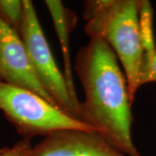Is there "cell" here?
<instances>
[{"mask_svg": "<svg viewBox=\"0 0 156 156\" xmlns=\"http://www.w3.org/2000/svg\"><path fill=\"white\" fill-rule=\"evenodd\" d=\"M75 69L85 92L79 121L127 156H141L134 146L128 81L111 47L98 36L78 51Z\"/></svg>", "mask_w": 156, "mask_h": 156, "instance_id": "1", "label": "cell"}, {"mask_svg": "<svg viewBox=\"0 0 156 156\" xmlns=\"http://www.w3.org/2000/svg\"><path fill=\"white\" fill-rule=\"evenodd\" d=\"M140 0H89L84 2L85 32L98 36L111 47L122 64L133 103L140 87L144 55L139 22Z\"/></svg>", "mask_w": 156, "mask_h": 156, "instance_id": "2", "label": "cell"}, {"mask_svg": "<svg viewBox=\"0 0 156 156\" xmlns=\"http://www.w3.org/2000/svg\"><path fill=\"white\" fill-rule=\"evenodd\" d=\"M0 109L28 139L38 135L46 137L60 130H92L33 92L1 82Z\"/></svg>", "mask_w": 156, "mask_h": 156, "instance_id": "3", "label": "cell"}, {"mask_svg": "<svg viewBox=\"0 0 156 156\" xmlns=\"http://www.w3.org/2000/svg\"><path fill=\"white\" fill-rule=\"evenodd\" d=\"M23 19L20 36L35 72L57 107L69 116L79 121L78 112L70 99L63 73L60 71L53 58L33 4L30 0H23Z\"/></svg>", "mask_w": 156, "mask_h": 156, "instance_id": "4", "label": "cell"}, {"mask_svg": "<svg viewBox=\"0 0 156 156\" xmlns=\"http://www.w3.org/2000/svg\"><path fill=\"white\" fill-rule=\"evenodd\" d=\"M0 77L5 80V83L33 92L57 107L55 101L40 83L20 34L1 17Z\"/></svg>", "mask_w": 156, "mask_h": 156, "instance_id": "5", "label": "cell"}, {"mask_svg": "<svg viewBox=\"0 0 156 156\" xmlns=\"http://www.w3.org/2000/svg\"><path fill=\"white\" fill-rule=\"evenodd\" d=\"M34 156H127L93 130L67 129L46 136Z\"/></svg>", "mask_w": 156, "mask_h": 156, "instance_id": "6", "label": "cell"}, {"mask_svg": "<svg viewBox=\"0 0 156 156\" xmlns=\"http://www.w3.org/2000/svg\"><path fill=\"white\" fill-rule=\"evenodd\" d=\"M46 6L48 7L52 21L54 23V28L56 30V35L60 43L62 56H63V76L67 84L69 94L73 104L78 112L80 101H78L76 88L74 84V78L72 75V68L70 61V51H69V34L73 31L76 25V16L71 11L66 9L61 1L58 0H48L45 1Z\"/></svg>", "mask_w": 156, "mask_h": 156, "instance_id": "7", "label": "cell"}, {"mask_svg": "<svg viewBox=\"0 0 156 156\" xmlns=\"http://www.w3.org/2000/svg\"><path fill=\"white\" fill-rule=\"evenodd\" d=\"M139 22L144 52L155 50L153 34V10L148 1H141L140 3Z\"/></svg>", "mask_w": 156, "mask_h": 156, "instance_id": "8", "label": "cell"}, {"mask_svg": "<svg viewBox=\"0 0 156 156\" xmlns=\"http://www.w3.org/2000/svg\"><path fill=\"white\" fill-rule=\"evenodd\" d=\"M0 17L20 34L23 19V1L0 0Z\"/></svg>", "mask_w": 156, "mask_h": 156, "instance_id": "9", "label": "cell"}, {"mask_svg": "<svg viewBox=\"0 0 156 156\" xmlns=\"http://www.w3.org/2000/svg\"><path fill=\"white\" fill-rule=\"evenodd\" d=\"M156 82V49L144 52L140 69V86Z\"/></svg>", "mask_w": 156, "mask_h": 156, "instance_id": "10", "label": "cell"}, {"mask_svg": "<svg viewBox=\"0 0 156 156\" xmlns=\"http://www.w3.org/2000/svg\"><path fill=\"white\" fill-rule=\"evenodd\" d=\"M0 156H34L30 139L24 138L11 148H3Z\"/></svg>", "mask_w": 156, "mask_h": 156, "instance_id": "11", "label": "cell"}, {"mask_svg": "<svg viewBox=\"0 0 156 156\" xmlns=\"http://www.w3.org/2000/svg\"><path fill=\"white\" fill-rule=\"evenodd\" d=\"M2 149H3V148H2ZM2 149H0V152H1V151H2Z\"/></svg>", "mask_w": 156, "mask_h": 156, "instance_id": "12", "label": "cell"}]
</instances>
